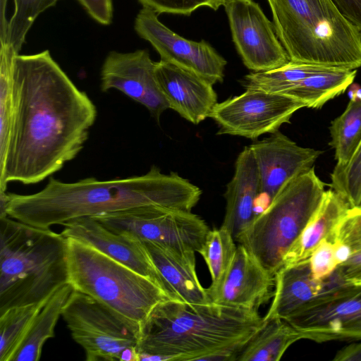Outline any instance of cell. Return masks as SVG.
Instances as JSON below:
<instances>
[{
	"label": "cell",
	"mask_w": 361,
	"mask_h": 361,
	"mask_svg": "<svg viewBox=\"0 0 361 361\" xmlns=\"http://www.w3.org/2000/svg\"><path fill=\"white\" fill-rule=\"evenodd\" d=\"M305 104L283 94L245 89L240 95L217 103L209 118L219 126L218 135L255 140L279 130Z\"/></svg>",
	"instance_id": "8fae6325"
},
{
	"label": "cell",
	"mask_w": 361,
	"mask_h": 361,
	"mask_svg": "<svg viewBox=\"0 0 361 361\" xmlns=\"http://www.w3.org/2000/svg\"><path fill=\"white\" fill-rule=\"evenodd\" d=\"M7 44L0 49V170L10 142L13 119V61L17 55Z\"/></svg>",
	"instance_id": "f546056e"
},
{
	"label": "cell",
	"mask_w": 361,
	"mask_h": 361,
	"mask_svg": "<svg viewBox=\"0 0 361 361\" xmlns=\"http://www.w3.org/2000/svg\"><path fill=\"white\" fill-rule=\"evenodd\" d=\"M109 229L142 241L178 251L200 252L209 231L207 224L189 211L156 205L92 216Z\"/></svg>",
	"instance_id": "9c48e42d"
},
{
	"label": "cell",
	"mask_w": 361,
	"mask_h": 361,
	"mask_svg": "<svg viewBox=\"0 0 361 361\" xmlns=\"http://www.w3.org/2000/svg\"><path fill=\"white\" fill-rule=\"evenodd\" d=\"M331 241L346 245L350 251L348 259L335 271L346 282L361 280V208H350L339 222Z\"/></svg>",
	"instance_id": "f1b7e54d"
},
{
	"label": "cell",
	"mask_w": 361,
	"mask_h": 361,
	"mask_svg": "<svg viewBox=\"0 0 361 361\" xmlns=\"http://www.w3.org/2000/svg\"><path fill=\"white\" fill-rule=\"evenodd\" d=\"M155 63L147 50L129 53L111 51L101 71V90H117L143 105L159 122L161 114L169 109L159 87Z\"/></svg>",
	"instance_id": "5bb4252c"
},
{
	"label": "cell",
	"mask_w": 361,
	"mask_h": 361,
	"mask_svg": "<svg viewBox=\"0 0 361 361\" xmlns=\"http://www.w3.org/2000/svg\"><path fill=\"white\" fill-rule=\"evenodd\" d=\"M233 41L244 65L253 72L279 68L290 61L271 23L253 0L224 4Z\"/></svg>",
	"instance_id": "7c38bea8"
},
{
	"label": "cell",
	"mask_w": 361,
	"mask_h": 361,
	"mask_svg": "<svg viewBox=\"0 0 361 361\" xmlns=\"http://www.w3.org/2000/svg\"><path fill=\"white\" fill-rule=\"evenodd\" d=\"M333 360L361 361V341H357L340 349L336 353Z\"/></svg>",
	"instance_id": "74e56055"
},
{
	"label": "cell",
	"mask_w": 361,
	"mask_h": 361,
	"mask_svg": "<svg viewBox=\"0 0 361 361\" xmlns=\"http://www.w3.org/2000/svg\"><path fill=\"white\" fill-rule=\"evenodd\" d=\"M356 73V69L330 68L303 79L283 94L304 102L306 107L319 109L345 92Z\"/></svg>",
	"instance_id": "d4e9b609"
},
{
	"label": "cell",
	"mask_w": 361,
	"mask_h": 361,
	"mask_svg": "<svg viewBox=\"0 0 361 361\" xmlns=\"http://www.w3.org/2000/svg\"><path fill=\"white\" fill-rule=\"evenodd\" d=\"M273 287H275V275L252 252L240 244L221 282L207 290L212 302L257 310L273 298Z\"/></svg>",
	"instance_id": "2e32d148"
},
{
	"label": "cell",
	"mask_w": 361,
	"mask_h": 361,
	"mask_svg": "<svg viewBox=\"0 0 361 361\" xmlns=\"http://www.w3.org/2000/svg\"><path fill=\"white\" fill-rule=\"evenodd\" d=\"M58 1L59 0H14V13L8 21L5 44L11 47L19 54L26 34L37 17L54 6Z\"/></svg>",
	"instance_id": "1f68e13d"
},
{
	"label": "cell",
	"mask_w": 361,
	"mask_h": 361,
	"mask_svg": "<svg viewBox=\"0 0 361 361\" xmlns=\"http://www.w3.org/2000/svg\"><path fill=\"white\" fill-rule=\"evenodd\" d=\"M249 147L259 172L260 195L269 204L294 178L312 168L322 153L299 146L279 130Z\"/></svg>",
	"instance_id": "9a60e30c"
},
{
	"label": "cell",
	"mask_w": 361,
	"mask_h": 361,
	"mask_svg": "<svg viewBox=\"0 0 361 361\" xmlns=\"http://www.w3.org/2000/svg\"><path fill=\"white\" fill-rule=\"evenodd\" d=\"M68 283L66 237L0 217V314L44 301Z\"/></svg>",
	"instance_id": "277c9868"
},
{
	"label": "cell",
	"mask_w": 361,
	"mask_h": 361,
	"mask_svg": "<svg viewBox=\"0 0 361 361\" xmlns=\"http://www.w3.org/2000/svg\"><path fill=\"white\" fill-rule=\"evenodd\" d=\"M285 321L302 339L361 341V283L331 284Z\"/></svg>",
	"instance_id": "30bf717a"
},
{
	"label": "cell",
	"mask_w": 361,
	"mask_h": 361,
	"mask_svg": "<svg viewBox=\"0 0 361 361\" xmlns=\"http://www.w3.org/2000/svg\"><path fill=\"white\" fill-rule=\"evenodd\" d=\"M234 240L231 233L223 226L209 230L199 252L204 258L212 277L209 288L216 287L230 268L237 250Z\"/></svg>",
	"instance_id": "4dcf8cb0"
},
{
	"label": "cell",
	"mask_w": 361,
	"mask_h": 361,
	"mask_svg": "<svg viewBox=\"0 0 361 361\" xmlns=\"http://www.w3.org/2000/svg\"><path fill=\"white\" fill-rule=\"evenodd\" d=\"M264 324L257 310L166 300L140 326V360H236Z\"/></svg>",
	"instance_id": "3957f363"
},
{
	"label": "cell",
	"mask_w": 361,
	"mask_h": 361,
	"mask_svg": "<svg viewBox=\"0 0 361 361\" xmlns=\"http://www.w3.org/2000/svg\"><path fill=\"white\" fill-rule=\"evenodd\" d=\"M309 262L315 280L323 281L329 277L339 266L336 256L335 243L324 240L313 251Z\"/></svg>",
	"instance_id": "e575fe53"
},
{
	"label": "cell",
	"mask_w": 361,
	"mask_h": 361,
	"mask_svg": "<svg viewBox=\"0 0 361 361\" xmlns=\"http://www.w3.org/2000/svg\"><path fill=\"white\" fill-rule=\"evenodd\" d=\"M289 60L326 67H361V33L331 0H267Z\"/></svg>",
	"instance_id": "5b68a950"
},
{
	"label": "cell",
	"mask_w": 361,
	"mask_h": 361,
	"mask_svg": "<svg viewBox=\"0 0 361 361\" xmlns=\"http://www.w3.org/2000/svg\"><path fill=\"white\" fill-rule=\"evenodd\" d=\"M337 166L348 164L361 144V99L350 100L329 128Z\"/></svg>",
	"instance_id": "4316f807"
},
{
	"label": "cell",
	"mask_w": 361,
	"mask_h": 361,
	"mask_svg": "<svg viewBox=\"0 0 361 361\" xmlns=\"http://www.w3.org/2000/svg\"><path fill=\"white\" fill-rule=\"evenodd\" d=\"M73 288L70 283L59 288L35 317L12 361H38L44 344L54 337V329Z\"/></svg>",
	"instance_id": "603a6c76"
},
{
	"label": "cell",
	"mask_w": 361,
	"mask_h": 361,
	"mask_svg": "<svg viewBox=\"0 0 361 361\" xmlns=\"http://www.w3.org/2000/svg\"><path fill=\"white\" fill-rule=\"evenodd\" d=\"M300 333L284 319L264 322L260 330L238 355V361H278L295 342Z\"/></svg>",
	"instance_id": "cb8c5ba5"
},
{
	"label": "cell",
	"mask_w": 361,
	"mask_h": 361,
	"mask_svg": "<svg viewBox=\"0 0 361 361\" xmlns=\"http://www.w3.org/2000/svg\"><path fill=\"white\" fill-rule=\"evenodd\" d=\"M332 67L289 61L267 71L252 72L244 77L245 89H256L270 93L284 94L303 79Z\"/></svg>",
	"instance_id": "484cf974"
},
{
	"label": "cell",
	"mask_w": 361,
	"mask_h": 361,
	"mask_svg": "<svg viewBox=\"0 0 361 361\" xmlns=\"http://www.w3.org/2000/svg\"><path fill=\"white\" fill-rule=\"evenodd\" d=\"M13 119L0 192L35 184L60 171L84 147L97 115L48 50L13 61Z\"/></svg>",
	"instance_id": "6da1fadb"
},
{
	"label": "cell",
	"mask_w": 361,
	"mask_h": 361,
	"mask_svg": "<svg viewBox=\"0 0 361 361\" xmlns=\"http://www.w3.org/2000/svg\"><path fill=\"white\" fill-rule=\"evenodd\" d=\"M201 195L188 180L175 172L163 173L157 166L141 176L107 180L86 178L65 183L50 176L34 194L6 192L0 200V216L49 229L80 217L149 205L191 212Z\"/></svg>",
	"instance_id": "7a4b0ae2"
},
{
	"label": "cell",
	"mask_w": 361,
	"mask_h": 361,
	"mask_svg": "<svg viewBox=\"0 0 361 361\" xmlns=\"http://www.w3.org/2000/svg\"><path fill=\"white\" fill-rule=\"evenodd\" d=\"M153 10L143 7L135 20L138 35L148 41L161 60L191 72L212 85L222 82L226 61L207 42L186 39L161 23Z\"/></svg>",
	"instance_id": "4fadbf2b"
},
{
	"label": "cell",
	"mask_w": 361,
	"mask_h": 361,
	"mask_svg": "<svg viewBox=\"0 0 361 361\" xmlns=\"http://www.w3.org/2000/svg\"><path fill=\"white\" fill-rule=\"evenodd\" d=\"M62 226L64 228L61 233L64 237L92 245L149 278L164 290L161 279L142 240L126 233L113 231L92 216L73 219Z\"/></svg>",
	"instance_id": "e0dca14e"
},
{
	"label": "cell",
	"mask_w": 361,
	"mask_h": 361,
	"mask_svg": "<svg viewBox=\"0 0 361 361\" xmlns=\"http://www.w3.org/2000/svg\"><path fill=\"white\" fill-rule=\"evenodd\" d=\"M66 238L68 283L124 320L140 328L157 304L170 299L149 278L86 243Z\"/></svg>",
	"instance_id": "8992f818"
},
{
	"label": "cell",
	"mask_w": 361,
	"mask_h": 361,
	"mask_svg": "<svg viewBox=\"0 0 361 361\" xmlns=\"http://www.w3.org/2000/svg\"><path fill=\"white\" fill-rule=\"evenodd\" d=\"M7 0H0L1 5V14H0V42L1 45L6 44L8 22L6 18V8Z\"/></svg>",
	"instance_id": "f35d334b"
},
{
	"label": "cell",
	"mask_w": 361,
	"mask_h": 361,
	"mask_svg": "<svg viewBox=\"0 0 361 361\" xmlns=\"http://www.w3.org/2000/svg\"><path fill=\"white\" fill-rule=\"evenodd\" d=\"M47 300L12 307L0 314V361H12L35 317Z\"/></svg>",
	"instance_id": "83f0119b"
},
{
	"label": "cell",
	"mask_w": 361,
	"mask_h": 361,
	"mask_svg": "<svg viewBox=\"0 0 361 361\" xmlns=\"http://www.w3.org/2000/svg\"><path fill=\"white\" fill-rule=\"evenodd\" d=\"M143 7L157 14L172 13L189 16L200 7H209L214 11L224 6L227 0H138Z\"/></svg>",
	"instance_id": "836d02e7"
},
{
	"label": "cell",
	"mask_w": 361,
	"mask_h": 361,
	"mask_svg": "<svg viewBox=\"0 0 361 361\" xmlns=\"http://www.w3.org/2000/svg\"><path fill=\"white\" fill-rule=\"evenodd\" d=\"M61 316L87 361H140V328L92 297L73 290Z\"/></svg>",
	"instance_id": "ba28073f"
},
{
	"label": "cell",
	"mask_w": 361,
	"mask_h": 361,
	"mask_svg": "<svg viewBox=\"0 0 361 361\" xmlns=\"http://www.w3.org/2000/svg\"><path fill=\"white\" fill-rule=\"evenodd\" d=\"M142 243L170 299L191 304L211 302L196 272L195 252L178 251L151 241Z\"/></svg>",
	"instance_id": "d6986e66"
},
{
	"label": "cell",
	"mask_w": 361,
	"mask_h": 361,
	"mask_svg": "<svg viewBox=\"0 0 361 361\" xmlns=\"http://www.w3.org/2000/svg\"><path fill=\"white\" fill-rule=\"evenodd\" d=\"M330 187L350 208H361V144L348 164L335 166L331 174Z\"/></svg>",
	"instance_id": "d6a6232c"
},
{
	"label": "cell",
	"mask_w": 361,
	"mask_h": 361,
	"mask_svg": "<svg viewBox=\"0 0 361 361\" xmlns=\"http://www.w3.org/2000/svg\"><path fill=\"white\" fill-rule=\"evenodd\" d=\"M350 209L338 193L331 189L326 190L319 207L284 255L282 267L309 261L313 251L324 240L331 241L335 228Z\"/></svg>",
	"instance_id": "7402d4cb"
},
{
	"label": "cell",
	"mask_w": 361,
	"mask_h": 361,
	"mask_svg": "<svg viewBox=\"0 0 361 361\" xmlns=\"http://www.w3.org/2000/svg\"><path fill=\"white\" fill-rule=\"evenodd\" d=\"M355 283H361V280H360L359 281L356 282Z\"/></svg>",
	"instance_id": "60d3db41"
},
{
	"label": "cell",
	"mask_w": 361,
	"mask_h": 361,
	"mask_svg": "<svg viewBox=\"0 0 361 361\" xmlns=\"http://www.w3.org/2000/svg\"><path fill=\"white\" fill-rule=\"evenodd\" d=\"M97 22L107 25L113 17L112 0H78Z\"/></svg>",
	"instance_id": "d590c367"
},
{
	"label": "cell",
	"mask_w": 361,
	"mask_h": 361,
	"mask_svg": "<svg viewBox=\"0 0 361 361\" xmlns=\"http://www.w3.org/2000/svg\"><path fill=\"white\" fill-rule=\"evenodd\" d=\"M324 183L314 167L290 182L259 213L238 240L272 274L283 265V259L325 195Z\"/></svg>",
	"instance_id": "52a82bcc"
},
{
	"label": "cell",
	"mask_w": 361,
	"mask_h": 361,
	"mask_svg": "<svg viewBox=\"0 0 361 361\" xmlns=\"http://www.w3.org/2000/svg\"><path fill=\"white\" fill-rule=\"evenodd\" d=\"M155 72L169 109L195 125L209 117L218 103L212 83L162 60L155 63Z\"/></svg>",
	"instance_id": "ac0fdd59"
},
{
	"label": "cell",
	"mask_w": 361,
	"mask_h": 361,
	"mask_svg": "<svg viewBox=\"0 0 361 361\" xmlns=\"http://www.w3.org/2000/svg\"><path fill=\"white\" fill-rule=\"evenodd\" d=\"M260 182L255 159L250 147H245L235 163V171L224 193L226 212L221 226L238 241L257 216V200Z\"/></svg>",
	"instance_id": "ffe728a7"
},
{
	"label": "cell",
	"mask_w": 361,
	"mask_h": 361,
	"mask_svg": "<svg viewBox=\"0 0 361 361\" xmlns=\"http://www.w3.org/2000/svg\"><path fill=\"white\" fill-rule=\"evenodd\" d=\"M339 13L361 33V0H331Z\"/></svg>",
	"instance_id": "8d00e7d4"
},
{
	"label": "cell",
	"mask_w": 361,
	"mask_h": 361,
	"mask_svg": "<svg viewBox=\"0 0 361 361\" xmlns=\"http://www.w3.org/2000/svg\"><path fill=\"white\" fill-rule=\"evenodd\" d=\"M352 84L350 85V87H351L350 90H352L351 92H354V93L350 94V97H351L350 100L361 99V88H360V87H359L357 85H352Z\"/></svg>",
	"instance_id": "ab89813d"
},
{
	"label": "cell",
	"mask_w": 361,
	"mask_h": 361,
	"mask_svg": "<svg viewBox=\"0 0 361 361\" xmlns=\"http://www.w3.org/2000/svg\"><path fill=\"white\" fill-rule=\"evenodd\" d=\"M325 288V280L319 281L313 278L309 261L282 267L275 274L274 293L264 321L285 320Z\"/></svg>",
	"instance_id": "44dd1931"
}]
</instances>
